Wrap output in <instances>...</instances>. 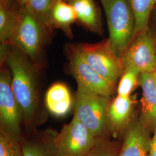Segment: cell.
<instances>
[{
	"label": "cell",
	"instance_id": "1",
	"mask_svg": "<svg viewBox=\"0 0 156 156\" xmlns=\"http://www.w3.org/2000/svg\"><path fill=\"white\" fill-rule=\"evenodd\" d=\"M5 63L11 73L12 89L22 109L24 124L29 129L34 128L44 116L38 76L39 69L22 51L11 46Z\"/></svg>",
	"mask_w": 156,
	"mask_h": 156
},
{
	"label": "cell",
	"instance_id": "2",
	"mask_svg": "<svg viewBox=\"0 0 156 156\" xmlns=\"http://www.w3.org/2000/svg\"><path fill=\"white\" fill-rule=\"evenodd\" d=\"M52 31L28 8H22L16 26L6 43L22 51L39 69L45 66V48Z\"/></svg>",
	"mask_w": 156,
	"mask_h": 156
},
{
	"label": "cell",
	"instance_id": "3",
	"mask_svg": "<svg viewBox=\"0 0 156 156\" xmlns=\"http://www.w3.org/2000/svg\"><path fill=\"white\" fill-rule=\"evenodd\" d=\"M106 15L108 40L121 58L135 37V19L128 0H100Z\"/></svg>",
	"mask_w": 156,
	"mask_h": 156
},
{
	"label": "cell",
	"instance_id": "4",
	"mask_svg": "<svg viewBox=\"0 0 156 156\" xmlns=\"http://www.w3.org/2000/svg\"><path fill=\"white\" fill-rule=\"evenodd\" d=\"M108 97L77 91L74 116L100 142H104L108 122Z\"/></svg>",
	"mask_w": 156,
	"mask_h": 156
},
{
	"label": "cell",
	"instance_id": "5",
	"mask_svg": "<svg viewBox=\"0 0 156 156\" xmlns=\"http://www.w3.org/2000/svg\"><path fill=\"white\" fill-rule=\"evenodd\" d=\"M52 143L58 156H86L101 142L73 116L59 133L53 134Z\"/></svg>",
	"mask_w": 156,
	"mask_h": 156
},
{
	"label": "cell",
	"instance_id": "6",
	"mask_svg": "<svg viewBox=\"0 0 156 156\" xmlns=\"http://www.w3.org/2000/svg\"><path fill=\"white\" fill-rule=\"evenodd\" d=\"M75 45L91 67L115 85L124 69L121 58L115 54L108 39L95 44L80 43Z\"/></svg>",
	"mask_w": 156,
	"mask_h": 156
},
{
	"label": "cell",
	"instance_id": "7",
	"mask_svg": "<svg viewBox=\"0 0 156 156\" xmlns=\"http://www.w3.org/2000/svg\"><path fill=\"white\" fill-rule=\"evenodd\" d=\"M10 69L2 67L0 73V129L22 142V111L12 89Z\"/></svg>",
	"mask_w": 156,
	"mask_h": 156
},
{
	"label": "cell",
	"instance_id": "8",
	"mask_svg": "<svg viewBox=\"0 0 156 156\" xmlns=\"http://www.w3.org/2000/svg\"><path fill=\"white\" fill-rule=\"evenodd\" d=\"M67 55L71 72L78 84L77 91L109 97L114 85L93 69L81 56L75 45L67 46Z\"/></svg>",
	"mask_w": 156,
	"mask_h": 156
},
{
	"label": "cell",
	"instance_id": "9",
	"mask_svg": "<svg viewBox=\"0 0 156 156\" xmlns=\"http://www.w3.org/2000/svg\"><path fill=\"white\" fill-rule=\"evenodd\" d=\"M121 60L124 69L128 67H134L140 73L156 72V45L148 28L134 38Z\"/></svg>",
	"mask_w": 156,
	"mask_h": 156
},
{
	"label": "cell",
	"instance_id": "10",
	"mask_svg": "<svg viewBox=\"0 0 156 156\" xmlns=\"http://www.w3.org/2000/svg\"><path fill=\"white\" fill-rule=\"evenodd\" d=\"M151 140L145 126L134 123L126 131L117 156H148Z\"/></svg>",
	"mask_w": 156,
	"mask_h": 156
},
{
	"label": "cell",
	"instance_id": "11",
	"mask_svg": "<svg viewBox=\"0 0 156 156\" xmlns=\"http://www.w3.org/2000/svg\"><path fill=\"white\" fill-rule=\"evenodd\" d=\"M139 83L142 89V113L149 127L156 130V81L154 73L140 74Z\"/></svg>",
	"mask_w": 156,
	"mask_h": 156
},
{
	"label": "cell",
	"instance_id": "12",
	"mask_svg": "<svg viewBox=\"0 0 156 156\" xmlns=\"http://www.w3.org/2000/svg\"><path fill=\"white\" fill-rule=\"evenodd\" d=\"M73 6L77 21L87 30L102 35L103 28L100 10L94 0H68Z\"/></svg>",
	"mask_w": 156,
	"mask_h": 156
},
{
	"label": "cell",
	"instance_id": "13",
	"mask_svg": "<svg viewBox=\"0 0 156 156\" xmlns=\"http://www.w3.org/2000/svg\"><path fill=\"white\" fill-rule=\"evenodd\" d=\"M45 105L48 112L56 117L66 116L73 105V98L67 86L59 82L52 84L46 93Z\"/></svg>",
	"mask_w": 156,
	"mask_h": 156
},
{
	"label": "cell",
	"instance_id": "14",
	"mask_svg": "<svg viewBox=\"0 0 156 156\" xmlns=\"http://www.w3.org/2000/svg\"><path fill=\"white\" fill-rule=\"evenodd\" d=\"M77 21L75 10L66 0H55L49 14V26L52 30H62L69 38H73L72 25Z\"/></svg>",
	"mask_w": 156,
	"mask_h": 156
},
{
	"label": "cell",
	"instance_id": "15",
	"mask_svg": "<svg viewBox=\"0 0 156 156\" xmlns=\"http://www.w3.org/2000/svg\"><path fill=\"white\" fill-rule=\"evenodd\" d=\"M133 102L129 97L117 95L109 103L108 109V126L118 132L124 127L130 117Z\"/></svg>",
	"mask_w": 156,
	"mask_h": 156
},
{
	"label": "cell",
	"instance_id": "16",
	"mask_svg": "<svg viewBox=\"0 0 156 156\" xmlns=\"http://www.w3.org/2000/svg\"><path fill=\"white\" fill-rule=\"evenodd\" d=\"M22 8L12 0H0V42L6 43L18 22Z\"/></svg>",
	"mask_w": 156,
	"mask_h": 156
},
{
	"label": "cell",
	"instance_id": "17",
	"mask_svg": "<svg viewBox=\"0 0 156 156\" xmlns=\"http://www.w3.org/2000/svg\"><path fill=\"white\" fill-rule=\"evenodd\" d=\"M53 133L35 138H23L24 156H58L52 143Z\"/></svg>",
	"mask_w": 156,
	"mask_h": 156
},
{
	"label": "cell",
	"instance_id": "18",
	"mask_svg": "<svg viewBox=\"0 0 156 156\" xmlns=\"http://www.w3.org/2000/svg\"><path fill=\"white\" fill-rule=\"evenodd\" d=\"M135 19V37L147 29L151 13L156 0H128Z\"/></svg>",
	"mask_w": 156,
	"mask_h": 156
},
{
	"label": "cell",
	"instance_id": "19",
	"mask_svg": "<svg viewBox=\"0 0 156 156\" xmlns=\"http://www.w3.org/2000/svg\"><path fill=\"white\" fill-rule=\"evenodd\" d=\"M141 73L134 67L124 69L117 87V95L129 97L134 89Z\"/></svg>",
	"mask_w": 156,
	"mask_h": 156
},
{
	"label": "cell",
	"instance_id": "20",
	"mask_svg": "<svg viewBox=\"0 0 156 156\" xmlns=\"http://www.w3.org/2000/svg\"><path fill=\"white\" fill-rule=\"evenodd\" d=\"M0 156H24L22 142L1 129Z\"/></svg>",
	"mask_w": 156,
	"mask_h": 156
},
{
	"label": "cell",
	"instance_id": "21",
	"mask_svg": "<svg viewBox=\"0 0 156 156\" xmlns=\"http://www.w3.org/2000/svg\"><path fill=\"white\" fill-rule=\"evenodd\" d=\"M54 1L55 0H30L27 8L42 22L51 28L49 26V19L50 10Z\"/></svg>",
	"mask_w": 156,
	"mask_h": 156
},
{
	"label": "cell",
	"instance_id": "22",
	"mask_svg": "<svg viewBox=\"0 0 156 156\" xmlns=\"http://www.w3.org/2000/svg\"><path fill=\"white\" fill-rule=\"evenodd\" d=\"M121 146L105 140L97 145L86 156H117Z\"/></svg>",
	"mask_w": 156,
	"mask_h": 156
},
{
	"label": "cell",
	"instance_id": "23",
	"mask_svg": "<svg viewBox=\"0 0 156 156\" xmlns=\"http://www.w3.org/2000/svg\"><path fill=\"white\" fill-rule=\"evenodd\" d=\"M148 156H156V130L153 136L151 138Z\"/></svg>",
	"mask_w": 156,
	"mask_h": 156
},
{
	"label": "cell",
	"instance_id": "24",
	"mask_svg": "<svg viewBox=\"0 0 156 156\" xmlns=\"http://www.w3.org/2000/svg\"><path fill=\"white\" fill-rule=\"evenodd\" d=\"M21 8H26L27 7L29 2L30 0H12Z\"/></svg>",
	"mask_w": 156,
	"mask_h": 156
},
{
	"label": "cell",
	"instance_id": "25",
	"mask_svg": "<svg viewBox=\"0 0 156 156\" xmlns=\"http://www.w3.org/2000/svg\"><path fill=\"white\" fill-rule=\"evenodd\" d=\"M154 76H155V79H156V72H154Z\"/></svg>",
	"mask_w": 156,
	"mask_h": 156
},
{
	"label": "cell",
	"instance_id": "26",
	"mask_svg": "<svg viewBox=\"0 0 156 156\" xmlns=\"http://www.w3.org/2000/svg\"><path fill=\"white\" fill-rule=\"evenodd\" d=\"M154 13H155L154 14H155V16H156V9H155V11H154Z\"/></svg>",
	"mask_w": 156,
	"mask_h": 156
},
{
	"label": "cell",
	"instance_id": "27",
	"mask_svg": "<svg viewBox=\"0 0 156 156\" xmlns=\"http://www.w3.org/2000/svg\"><path fill=\"white\" fill-rule=\"evenodd\" d=\"M66 1H68V0H66Z\"/></svg>",
	"mask_w": 156,
	"mask_h": 156
}]
</instances>
